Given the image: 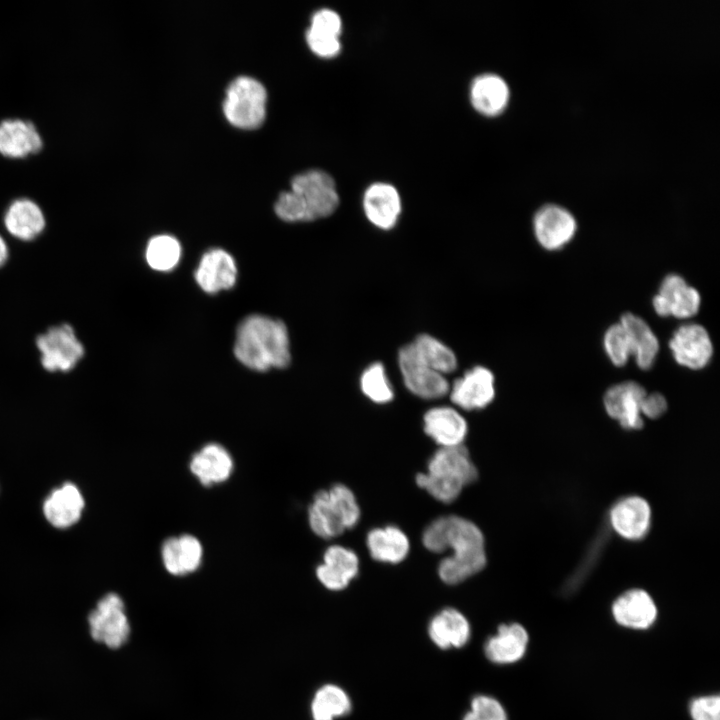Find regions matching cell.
Masks as SVG:
<instances>
[{
    "label": "cell",
    "mask_w": 720,
    "mask_h": 720,
    "mask_svg": "<svg viewBox=\"0 0 720 720\" xmlns=\"http://www.w3.org/2000/svg\"><path fill=\"white\" fill-rule=\"evenodd\" d=\"M422 542L426 549L452 554L443 558L438 566L441 580L458 584L480 572L486 565L484 536L472 521L457 515L441 516L424 530Z\"/></svg>",
    "instance_id": "1"
},
{
    "label": "cell",
    "mask_w": 720,
    "mask_h": 720,
    "mask_svg": "<svg viewBox=\"0 0 720 720\" xmlns=\"http://www.w3.org/2000/svg\"><path fill=\"white\" fill-rule=\"evenodd\" d=\"M289 346L288 330L281 320L253 314L237 328L234 354L244 366L263 372L288 366Z\"/></svg>",
    "instance_id": "2"
},
{
    "label": "cell",
    "mask_w": 720,
    "mask_h": 720,
    "mask_svg": "<svg viewBox=\"0 0 720 720\" xmlns=\"http://www.w3.org/2000/svg\"><path fill=\"white\" fill-rule=\"evenodd\" d=\"M477 477V468L467 448L459 445L440 447L429 459L427 472L417 474L416 483L436 500L448 504Z\"/></svg>",
    "instance_id": "3"
},
{
    "label": "cell",
    "mask_w": 720,
    "mask_h": 720,
    "mask_svg": "<svg viewBox=\"0 0 720 720\" xmlns=\"http://www.w3.org/2000/svg\"><path fill=\"white\" fill-rule=\"evenodd\" d=\"M360 507L352 490L344 484L314 494L308 507V523L318 537L331 539L356 526Z\"/></svg>",
    "instance_id": "4"
},
{
    "label": "cell",
    "mask_w": 720,
    "mask_h": 720,
    "mask_svg": "<svg viewBox=\"0 0 720 720\" xmlns=\"http://www.w3.org/2000/svg\"><path fill=\"white\" fill-rule=\"evenodd\" d=\"M265 87L256 79L240 76L227 88L223 110L227 120L243 129L259 127L265 119Z\"/></svg>",
    "instance_id": "5"
},
{
    "label": "cell",
    "mask_w": 720,
    "mask_h": 720,
    "mask_svg": "<svg viewBox=\"0 0 720 720\" xmlns=\"http://www.w3.org/2000/svg\"><path fill=\"white\" fill-rule=\"evenodd\" d=\"M90 635L96 642L116 649L124 645L130 624L122 598L114 592L104 595L88 615Z\"/></svg>",
    "instance_id": "6"
},
{
    "label": "cell",
    "mask_w": 720,
    "mask_h": 720,
    "mask_svg": "<svg viewBox=\"0 0 720 720\" xmlns=\"http://www.w3.org/2000/svg\"><path fill=\"white\" fill-rule=\"evenodd\" d=\"M41 364L50 372L72 370L84 355V347L73 327L61 324L49 328L36 338Z\"/></svg>",
    "instance_id": "7"
},
{
    "label": "cell",
    "mask_w": 720,
    "mask_h": 720,
    "mask_svg": "<svg viewBox=\"0 0 720 720\" xmlns=\"http://www.w3.org/2000/svg\"><path fill=\"white\" fill-rule=\"evenodd\" d=\"M398 365L406 388L417 397L433 400L449 393L446 377L420 358L412 342L399 350Z\"/></svg>",
    "instance_id": "8"
},
{
    "label": "cell",
    "mask_w": 720,
    "mask_h": 720,
    "mask_svg": "<svg viewBox=\"0 0 720 720\" xmlns=\"http://www.w3.org/2000/svg\"><path fill=\"white\" fill-rule=\"evenodd\" d=\"M294 192L312 220L331 215L339 204L334 179L321 170H309L296 175L291 182Z\"/></svg>",
    "instance_id": "9"
},
{
    "label": "cell",
    "mask_w": 720,
    "mask_h": 720,
    "mask_svg": "<svg viewBox=\"0 0 720 720\" xmlns=\"http://www.w3.org/2000/svg\"><path fill=\"white\" fill-rule=\"evenodd\" d=\"M700 303L699 292L677 274H669L663 279L652 301L658 315L681 319L694 316L699 310Z\"/></svg>",
    "instance_id": "10"
},
{
    "label": "cell",
    "mask_w": 720,
    "mask_h": 720,
    "mask_svg": "<svg viewBox=\"0 0 720 720\" xmlns=\"http://www.w3.org/2000/svg\"><path fill=\"white\" fill-rule=\"evenodd\" d=\"M669 347L678 364L693 370L704 368L713 354L707 330L695 323L680 326L673 334Z\"/></svg>",
    "instance_id": "11"
},
{
    "label": "cell",
    "mask_w": 720,
    "mask_h": 720,
    "mask_svg": "<svg viewBox=\"0 0 720 720\" xmlns=\"http://www.w3.org/2000/svg\"><path fill=\"white\" fill-rule=\"evenodd\" d=\"M449 395L464 410L485 408L495 396L494 375L486 367L475 366L453 382Z\"/></svg>",
    "instance_id": "12"
},
{
    "label": "cell",
    "mask_w": 720,
    "mask_h": 720,
    "mask_svg": "<svg viewBox=\"0 0 720 720\" xmlns=\"http://www.w3.org/2000/svg\"><path fill=\"white\" fill-rule=\"evenodd\" d=\"M533 228L536 239L543 248L557 250L573 238L577 224L567 209L556 204H547L536 212Z\"/></svg>",
    "instance_id": "13"
},
{
    "label": "cell",
    "mask_w": 720,
    "mask_h": 720,
    "mask_svg": "<svg viewBox=\"0 0 720 720\" xmlns=\"http://www.w3.org/2000/svg\"><path fill=\"white\" fill-rule=\"evenodd\" d=\"M189 471L204 487L226 482L234 471V460L226 447L209 442L192 454Z\"/></svg>",
    "instance_id": "14"
},
{
    "label": "cell",
    "mask_w": 720,
    "mask_h": 720,
    "mask_svg": "<svg viewBox=\"0 0 720 720\" xmlns=\"http://www.w3.org/2000/svg\"><path fill=\"white\" fill-rule=\"evenodd\" d=\"M203 555L200 539L189 533L169 536L160 546L162 565L173 576L196 572L202 565Z\"/></svg>",
    "instance_id": "15"
},
{
    "label": "cell",
    "mask_w": 720,
    "mask_h": 720,
    "mask_svg": "<svg viewBox=\"0 0 720 720\" xmlns=\"http://www.w3.org/2000/svg\"><path fill=\"white\" fill-rule=\"evenodd\" d=\"M646 393L639 383L633 381L616 384L604 395L605 409L622 427L640 429L643 426L641 403Z\"/></svg>",
    "instance_id": "16"
},
{
    "label": "cell",
    "mask_w": 720,
    "mask_h": 720,
    "mask_svg": "<svg viewBox=\"0 0 720 720\" xmlns=\"http://www.w3.org/2000/svg\"><path fill=\"white\" fill-rule=\"evenodd\" d=\"M359 564V558L352 549L331 545L324 551L323 562L316 567V577L327 589L339 591L357 576Z\"/></svg>",
    "instance_id": "17"
},
{
    "label": "cell",
    "mask_w": 720,
    "mask_h": 720,
    "mask_svg": "<svg viewBox=\"0 0 720 720\" xmlns=\"http://www.w3.org/2000/svg\"><path fill=\"white\" fill-rule=\"evenodd\" d=\"M236 278L237 267L233 257L220 248L207 251L195 271L196 282L210 294L232 288Z\"/></svg>",
    "instance_id": "18"
},
{
    "label": "cell",
    "mask_w": 720,
    "mask_h": 720,
    "mask_svg": "<svg viewBox=\"0 0 720 720\" xmlns=\"http://www.w3.org/2000/svg\"><path fill=\"white\" fill-rule=\"evenodd\" d=\"M425 433L440 447L463 445L468 432L465 418L453 407L437 406L423 417Z\"/></svg>",
    "instance_id": "19"
},
{
    "label": "cell",
    "mask_w": 720,
    "mask_h": 720,
    "mask_svg": "<svg viewBox=\"0 0 720 720\" xmlns=\"http://www.w3.org/2000/svg\"><path fill=\"white\" fill-rule=\"evenodd\" d=\"M615 621L626 628L645 630L657 618V608L651 596L641 589H632L620 595L612 605Z\"/></svg>",
    "instance_id": "20"
},
{
    "label": "cell",
    "mask_w": 720,
    "mask_h": 720,
    "mask_svg": "<svg viewBox=\"0 0 720 720\" xmlns=\"http://www.w3.org/2000/svg\"><path fill=\"white\" fill-rule=\"evenodd\" d=\"M43 141L36 126L27 120L5 119L0 122V154L19 159L41 150Z\"/></svg>",
    "instance_id": "21"
},
{
    "label": "cell",
    "mask_w": 720,
    "mask_h": 720,
    "mask_svg": "<svg viewBox=\"0 0 720 720\" xmlns=\"http://www.w3.org/2000/svg\"><path fill=\"white\" fill-rule=\"evenodd\" d=\"M363 209L374 226L389 230L395 226L401 213L399 193L390 184L374 183L364 193Z\"/></svg>",
    "instance_id": "22"
},
{
    "label": "cell",
    "mask_w": 720,
    "mask_h": 720,
    "mask_svg": "<svg viewBox=\"0 0 720 720\" xmlns=\"http://www.w3.org/2000/svg\"><path fill=\"white\" fill-rule=\"evenodd\" d=\"M84 498L78 487L66 482L55 488L43 503L47 521L56 528H68L81 518Z\"/></svg>",
    "instance_id": "23"
},
{
    "label": "cell",
    "mask_w": 720,
    "mask_h": 720,
    "mask_svg": "<svg viewBox=\"0 0 720 720\" xmlns=\"http://www.w3.org/2000/svg\"><path fill=\"white\" fill-rule=\"evenodd\" d=\"M529 636L526 629L518 624H502L498 632L489 638L484 650L486 657L497 664H512L526 653Z\"/></svg>",
    "instance_id": "24"
},
{
    "label": "cell",
    "mask_w": 720,
    "mask_h": 720,
    "mask_svg": "<svg viewBox=\"0 0 720 720\" xmlns=\"http://www.w3.org/2000/svg\"><path fill=\"white\" fill-rule=\"evenodd\" d=\"M3 220L6 230L23 241L37 238L46 225L42 209L28 198H19L11 202Z\"/></svg>",
    "instance_id": "25"
},
{
    "label": "cell",
    "mask_w": 720,
    "mask_h": 720,
    "mask_svg": "<svg viewBox=\"0 0 720 720\" xmlns=\"http://www.w3.org/2000/svg\"><path fill=\"white\" fill-rule=\"evenodd\" d=\"M615 531L624 538L635 540L642 538L650 524V507L640 497H628L618 502L610 513Z\"/></svg>",
    "instance_id": "26"
},
{
    "label": "cell",
    "mask_w": 720,
    "mask_h": 720,
    "mask_svg": "<svg viewBox=\"0 0 720 720\" xmlns=\"http://www.w3.org/2000/svg\"><path fill=\"white\" fill-rule=\"evenodd\" d=\"M628 337L631 355L634 356L639 368L650 369L659 350V342L649 325L633 313H625L619 322Z\"/></svg>",
    "instance_id": "27"
},
{
    "label": "cell",
    "mask_w": 720,
    "mask_h": 720,
    "mask_svg": "<svg viewBox=\"0 0 720 720\" xmlns=\"http://www.w3.org/2000/svg\"><path fill=\"white\" fill-rule=\"evenodd\" d=\"M366 544L374 560L390 564L403 561L410 550L408 536L393 525L370 530Z\"/></svg>",
    "instance_id": "28"
},
{
    "label": "cell",
    "mask_w": 720,
    "mask_h": 720,
    "mask_svg": "<svg viewBox=\"0 0 720 720\" xmlns=\"http://www.w3.org/2000/svg\"><path fill=\"white\" fill-rule=\"evenodd\" d=\"M470 97L473 107L481 114L495 116L506 107L509 88L503 78L496 74H483L474 79Z\"/></svg>",
    "instance_id": "29"
},
{
    "label": "cell",
    "mask_w": 720,
    "mask_h": 720,
    "mask_svg": "<svg viewBox=\"0 0 720 720\" xmlns=\"http://www.w3.org/2000/svg\"><path fill=\"white\" fill-rule=\"evenodd\" d=\"M430 638L440 648L462 647L470 638V626L465 616L454 608H446L435 615L428 629Z\"/></svg>",
    "instance_id": "30"
},
{
    "label": "cell",
    "mask_w": 720,
    "mask_h": 720,
    "mask_svg": "<svg viewBox=\"0 0 720 720\" xmlns=\"http://www.w3.org/2000/svg\"><path fill=\"white\" fill-rule=\"evenodd\" d=\"M412 344L420 358L440 374L445 376L457 368L456 355L437 338L429 334H420Z\"/></svg>",
    "instance_id": "31"
},
{
    "label": "cell",
    "mask_w": 720,
    "mask_h": 720,
    "mask_svg": "<svg viewBox=\"0 0 720 720\" xmlns=\"http://www.w3.org/2000/svg\"><path fill=\"white\" fill-rule=\"evenodd\" d=\"M313 720H333L351 711L348 695L336 685H325L315 694L311 705Z\"/></svg>",
    "instance_id": "32"
},
{
    "label": "cell",
    "mask_w": 720,
    "mask_h": 720,
    "mask_svg": "<svg viewBox=\"0 0 720 720\" xmlns=\"http://www.w3.org/2000/svg\"><path fill=\"white\" fill-rule=\"evenodd\" d=\"M145 255L151 268L169 271L178 263L181 247L176 238L170 235H158L148 242Z\"/></svg>",
    "instance_id": "33"
},
{
    "label": "cell",
    "mask_w": 720,
    "mask_h": 720,
    "mask_svg": "<svg viewBox=\"0 0 720 720\" xmlns=\"http://www.w3.org/2000/svg\"><path fill=\"white\" fill-rule=\"evenodd\" d=\"M360 387L363 394L377 404L390 402L394 391L387 377L385 367L375 362L369 365L361 374Z\"/></svg>",
    "instance_id": "34"
},
{
    "label": "cell",
    "mask_w": 720,
    "mask_h": 720,
    "mask_svg": "<svg viewBox=\"0 0 720 720\" xmlns=\"http://www.w3.org/2000/svg\"><path fill=\"white\" fill-rule=\"evenodd\" d=\"M605 351L615 366H624L631 356L627 334L620 323L610 326L604 335Z\"/></svg>",
    "instance_id": "35"
},
{
    "label": "cell",
    "mask_w": 720,
    "mask_h": 720,
    "mask_svg": "<svg viewBox=\"0 0 720 720\" xmlns=\"http://www.w3.org/2000/svg\"><path fill=\"white\" fill-rule=\"evenodd\" d=\"M692 720H720V697L717 694L694 698L689 704Z\"/></svg>",
    "instance_id": "36"
},
{
    "label": "cell",
    "mask_w": 720,
    "mask_h": 720,
    "mask_svg": "<svg viewBox=\"0 0 720 720\" xmlns=\"http://www.w3.org/2000/svg\"><path fill=\"white\" fill-rule=\"evenodd\" d=\"M306 40L309 48L318 56L333 57L340 51L339 37L308 29Z\"/></svg>",
    "instance_id": "37"
},
{
    "label": "cell",
    "mask_w": 720,
    "mask_h": 720,
    "mask_svg": "<svg viewBox=\"0 0 720 720\" xmlns=\"http://www.w3.org/2000/svg\"><path fill=\"white\" fill-rule=\"evenodd\" d=\"M471 711L479 720H508L503 706L490 696L474 697L471 702Z\"/></svg>",
    "instance_id": "38"
},
{
    "label": "cell",
    "mask_w": 720,
    "mask_h": 720,
    "mask_svg": "<svg viewBox=\"0 0 720 720\" xmlns=\"http://www.w3.org/2000/svg\"><path fill=\"white\" fill-rule=\"evenodd\" d=\"M341 28V18L331 9L318 10L312 16L310 29L314 31L339 37Z\"/></svg>",
    "instance_id": "39"
},
{
    "label": "cell",
    "mask_w": 720,
    "mask_h": 720,
    "mask_svg": "<svg viewBox=\"0 0 720 720\" xmlns=\"http://www.w3.org/2000/svg\"><path fill=\"white\" fill-rule=\"evenodd\" d=\"M667 409V402L660 393H646L641 403V414L649 418H658Z\"/></svg>",
    "instance_id": "40"
},
{
    "label": "cell",
    "mask_w": 720,
    "mask_h": 720,
    "mask_svg": "<svg viewBox=\"0 0 720 720\" xmlns=\"http://www.w3.org/2000/svg\"><path fill=\"white\" fill-rule=\"evenodd\" d=\"M8 256H9L8 246L5 242V240L0 235V267L3 266L7 262Z\"/></svg>",
    "instance_id": "41"
},
{
    "label": "cell",
    "mask_w": 720,
    "mask_h": 720,
    "mask_svg": "<svg viewBox=\"0 0 720 720\" xmlns=\"http://www.w3.org/2000/svg\"><path fill=\"white\" fill-rule=\"evenodd\" d=\"M463 720H479V718L474 712L470 711L464 716Z\"/></svg>",
    "instance_id": "42"
}]
</instances>
